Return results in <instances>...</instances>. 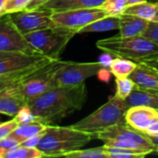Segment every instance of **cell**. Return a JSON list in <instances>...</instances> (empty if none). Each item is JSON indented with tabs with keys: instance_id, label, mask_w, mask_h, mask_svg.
<instances>
[{
	"instance_id": "cell-1",
	"label": "cell",
	"mask_w": 158,
	"mask_h": 158,
	"mask_svg": "<svg viewBox=\"0 0 158 158\" xmlns=\"http://www.w3.org/2000/svg\"><path fill=\"white\" fill-rule=\"evenodd\" d=\"M87 95L85 82L74 86H56L30 99L27 106L40 122L54 125L71 113L81 109Z\"/></svg>"
},
{
	"instance_id": "cell-2",
	"label": "cell",
	"mask_w": 158,
	"mask_h": 158,
	"mask_svg": "<svg viewBox=\"0 0 158 158\" xmlns=\"http://www.w3.org/2000/svg\"><path fill=\"white\" fill-rule=\"evenodd\" d=\"M94 135L69 127L47 125L36 148L44 157H63L64 155L81 149L92 140Z\"/></svg>"
},
{
	"instance_id": "cell-3",
	"label": "cell",
	"mask_w": 158,
	"mask_h": 158,
	"mask_svg": "<svg viewBox=\"0 0 158 158\" xmlns=\"http://www.w3.org/2000/svg\"><path fill=\"white\" fill-rule=\"evenodd\" d=\"M96 47L116 57L127 58L138 63H149L158 58V45L141 36L120 37L118 35L99 40Z\"/></svg>"
},
{
	"instance_id": "cell-4",
	"label": "cell",
	"mask_w": 158,
	"mask_h": 158,
	"mask_svg": "<svg viewBox=\"0 0 158 158\" xmlns=\"http://www.w3.org/2000/svg\"><path fill=\"white\" fill-rule=\"evenodd\" d=\"M128 108L125 100L114 95L94 112L70 126L94 137L99 132L125 122V115Z\"/></svg>"
},
{
	"instance_id": "cell-5",
	"label": "cell",
	"mask_w": 158,
	"mask_h": 158,
	"mask_svg": "<svg viewBox=\"0 0 158 158\" xmlns=\"http://www.w3.org/2000/svg\"><path fill=\"white\" fill-rule=\"evenodd\" d=\"M94 139L102 141L106 146L135 149L147 155L156 151V146L149 136L133 129L126 121L95 134Z\"/></svg>"
},
{
	"instance_id": "cell-6",
	"label": "cell",
	"mask_w": 158,
	"mask_h": 158,
	"mask_svg": "<svg viewBox=\"0 0 158 158\" xmlns=\"http://www.w3.org/2000/svg\"><path fill=\"white\" fill-rule=\"evenodd\" d=\"M77 33L78 31L73 29L54 26L27 33L24 36L39 53L53 60H58L69 41Z\"/></svg>"
},
{
	"instance_id": "cell-7",
	"label": "cell",
	"mask_w": 158,
	"mask_h": 158,
	"mask_svg": "<svg viewBox=\"0 0 158 158\" xmlns=\"http://www.w3.org/2000/svg\"><path fill=\"white\" fill-rule=\"evenodd\" d=\"M106 69L102 62H72L55 60L52 63L51 76L56 86H74L85 82L93 76Z\"/></svg>"
},
{
	"instance_id": "cell-8",
	"label": "cell",
	"mask_w": 158,
	"mask_h": 158,
	"mask_svg": "<svg viewBox=\"0 0 158 158\" xmlns=\"http://www.w3.org/2000/svg\"><path fill=\"white\" fill-rule=\"evenodd\" d=\"M107 16H109L108 13L101 7H93L54 11L52 12L51 18L55 26L73 29L79 33L81 28Z\"/></svg>"
},
{
	"instance_id": "cell-9",
	"label": "cell",
	"mask_w": 158,
	"mask_h": 158,
	"mask_svg": "<svg viewBox=\"0 0 158 158\" xmlns=\"http://www.w3.org/2000/svg\"><path fill=\"white\" fill-rule=\"evenodd\" d=\"M0 51L20 52L31 55H40L26 40L11 19L10 14L0 16ZM43 55V54H42Z\"/></svg>"
},
{
	"instance_id": "cell-10",
	"label": "cell",
	"mask_w": 158,
	"mask_h": 158,
	"mask_svg": "<svg viewBox=\"0 0 158 158\" xmlns=\"http://www.w3.org/2000/svg\"><path fill=\"white\" fill-rule=\"evenodd\" d=\"M52 12L45 9H23L10 14L11 19L23 34L52 28L55 23L52 20Z\"/></svg>"
},
{
	"instance_id": "cell-11",
	"label": "cell",
	"mask_w": 158,
	"mask_h": 158,
	"mask_svg": "<svg viewBox=\"0 0 158 158\" xmlns=\"http://www.w3.org/2000/svg\"><path fill=\"white\" fill-rule=\"evenodd\" d=\"M52 61L54 60L42 54L31 55L20 52L0 51V75L32 67L44 66Z\"/></svg>"
},
{
	"instance_id": "cell-12",
	"label": "cell",
	"mask_w": 158,
	"mask_h": 158,
	"mask_svg": "<svg viewBox=\"0 0 158 158\" xmlns=\"http://www.w3.org/2000/svg\"><path fill=\"white\" fill-rule=\"evenodd\" d=\"M54 61L39 69L23 83L17 87L18 91L27 101L55 87L51 76L52 63Z\"/></svg>"
},
{
	"instance_id": "cell-13",
	"label": "cell",
	"mask_w": 158,
	"mask_h": 158,
	"mask_svg": "<svg viewBox=\"0 0 158 158\" xmlns=\"http://www.w3.org/2000/svg\"><path fill=\"white\" fill-rule=\"evenodd\" d=\"M157 118V110L147 106H131L128 108L125 115L126 123L143 133Z\"/></svg>"
},
{
	"instance_id": "cell-14",
	"label": "cell",
	"mask_w": 158,
	"mask_h": 158,
	"mask_svg": "<svg viewBox=\"0 0 158 158\" xmlns=\"http://www.w3.org/2000/svg\"><path fill=\"white\" fill-rule=\"evenodd\" d=\"M130 78L138 89L158 91V69L148 63H138Z\"/></svg>"
},
{
	"instance_id": "cell-15",
	"label": "cell",
	"mask_w": 158,
	"mask_h": 158,
	"mask_svg": "<svg viewBox=\"0 0 158 158\" xmlns=\"http://www.w3.org/2000/svg\"><path fill=\"white\" fill-rule=\"evenodd\" d=\"M27 102L17 87L3 91L0 93V114L14 118L27 106Z\"/></svg>"
},
{
	"instance_id": "cell-16",
	"label": "cell",
	"mask_w": 158,
	"mask_h": 158,
	"mask_svg": "<svg viewBox=\"0 0 158 158\" xmlns=\"http://www.w3.org/2000/svg\"><path fill=\"white\" fill-rule=\"evenodd\" d=\"M106 0H50L38 9L50 11H63L80 8L100 7Z\"/></svg>"
},
{
	"instance_id": "cell-17",
	"label": "cell",
	"mask_w": 158,
	"mask_h": 158,
	"mask_svg": "<svg viewBox=\"0 0 158 158\" xmlns=\"http://www.w3.org/2000/svg\"><path fill=\"white\" fill-rule=\"evenodd\" d=\"M120 17V26L119 33L118 34L120 37H133L141 36L146 30L150 21L139 18L137 16L121 14Z\"/></svg>"
},
{
	"instance_id": "cell-18",
	"label": "cell",
	"mask_w": 158,
	"mask_h": 158,
	"mask_svg": "<svg viewBox=\"0 0 158 158\" xmlns=\"http://www.w3.org/2000/svg\"><path fill=\"white\" fill-rule=\"evenodd\" d=\"M42 67L44 66L32 67V68L12 71L9 73H5V74L0 75V93L3 91L19 86L21 83H23L28 78H30Z\"/></svg>"
},
{
	"instance_id": "cell-19",
	"label": "cell",
	"mask_w": 158,
	"mask_h": 158,
	"mask_svg": "<svg viewBox=\"0 0 158 158\" xmlns=\"http://www.w3.org/2000/svg\"><path fill=\"white\" fill-rule=\"evenodd\" d=\"M123 13L137 16L150 22H158V0H146L139 4L127 6Z\"/></svg>"
},
{
	"instance_id": "cell-20",
	"label": "cell",
	"mask_w": 158,
	"mask_h": 158,
	"mask_svg": "<svg viewBox=\"0 0 158 158\" xmlns=\"http://www.w3.org/2000/svg\"><path fill=\"white\" fill-rule=\"evenodd\" d=\"M125 102L128 107L133 106H147L158 110V91H145L135 87Z\"/></svg>"
},
{
	"instance_id": "cell-21",
	"label": "cell",
	"mask_w": 158,
	"mask_h": 158,
	"mask_svg": "<svg viewBox=\"0 0 158 158\" xmlns=\"http://www.w3.org/2000/svg\"><path fill=\"white\" fill-rule=\"evenodd\" d=\"M47 125L40 121H31L26 123H19L16 130L10 134L14 138L18 139L21 143L26 140L42 134L45 131ZM20 143V144H21Z\"/></svg>"
},
{
	"instance_id": "cell-22",
	"label": "cell",
	"mask_w": 158,
	"mask_h": 158,
	"mask_svg": "<svg viewBox=\"0 0 158 158\" xmlns=\"http://www.w3.org/2000/svg\"><path fill=\"white\" fill-rule=\"evenodd\" d=\"M120 26V17L119 16H107L103 19H97L89 25L81 28L79 33H88V32H104L113 30L119 29Z\"/></svg>"
},
{
	"instance_id": "cell-23",
	"label": "cell",
	"mask_w": 158,
	"mask_h": 158,
	"mask_svg": "<svg viewBox=\"0 0 158 158\" xmlns=\"http://www.w3.org/2000/svg\"><path fill=\"white\" fill-rule=\"evenodd\" d=\"M137 66V63L127 58L116 57L109 65L110 72L116 78H126L133 72Z\"/></svg>"
},
{
	"instance_id": "cell-24",
	"label": "cell",
	"mask_w": 158,
	"mask_h": 158,
	"mask_svg": "<svg viewBox=\"0 0 158 158\" xmlns=\"http://www.w3.org/2000/svg\"><path fill=\"white\" fill-rule=\"evenodd\" d=\"M108 158H143L148 156L146 153L129 148H120L103 145Z\"/></svg>"
},
{
	"instance_id": "cell-25",
	"label": "cell",
	"mask_w": 158,
	"mask_h": 158,
	"mask_svg": "<svg viewBox=\"0 0 158 158\" xmlns=\"http://www.w3.org/2000/svg\"><path fill=\"white\" fill-rule=\"evenodd\" d=\"M44 154L36 147H27L21 144L11 149L5 158H42Z\"/></svg>"
},
{
	"instance_id": "cell-26",
	"label": "cell",
	"mask_w": 158,
	"mask_h": 158,
	"mask_svg": "<svg viewBox=\"0 0 158 158\" xmlns=\"http://www.w3.org/2000/svg\"><path fill=\"white\" fill-rule=\"evenodd\" d=\"M63 157L67 158H108L104 146L91 148L86 150H76L64 155Z\"/></svg>"
},
{
	"instance_id": "cell-27",
	"label": "cell",
	"mask_w": 158,
	"mask_h": 158,
	"mask_svg": "<svg viewBox=\"0 0 158 158\" xmlns=\"http://www.w3.org/2000/svg\"><path fill=\"white\" fill-rule=\"evenodd\" d=\"M135 83L130 77L126 78H116V94L120 99L126 100L135 89Z\"/></svg>"
},
{
	"instance_id": "cell-28",
	"label": "cell",
	"mask_w": 158,
	"mask_h": 158,
	"mask_svg": "<svg viewBox=\"0 0 158 158\" xmlns=\"http://www.w3.org/2000/svg\"><path fill=\"white\" fill-rule=\"evenodd\" d=\"M127 0H106L100 6L106 11L109 16H119L127 7Z\"/></svg>"
},
{
	"instance_id": "cell-29",
	"label": "cell",
	"mask_w": 158,
	"mask_h": 158,
	"mask_svg": "<svg viewBox=\"0 0 158 158\" xmlns=\"http://www.w3.org/2000/svg\"><path fill=\"white\" fill-rule=\"evenodd\" d=\"M31 0H6L4 5L3 14H11L26 8Z\"/></svg>"
},
{
	"instance_id": "cell-30",
	"label": "cell",
	"mask_w": 158,
	"mask_h": 158,
	"mask_svg": "<svg viewBox=\"0 0 158 158\" xmlns=\"http://www.w3.org/2000/svg\"><path fill=\"white\" fill-rule=\"evenodd\" d=\"M21 143L14 138L13 136L9 135L6 138L3 139L0 141V158H5V156L13 148H15L16 146L19 145Z\"/></svg>"
},
{
	"instance_id": "cell-31",
	"label": "cell",
	"mask_w": 158,
	"mask_h": 158,
	"mask_svg": "<svg viewBox=\"0 0 158 158\" xmlns=\"http://www.w3.org/2000/svg\"><path fill=\"white\" fill-rule=\"evenodd\" d=\"M19 122L18 121V119L15 117L13 119H11L9 121L0 123V141L6 138L7 136H9L16 130V128L19 126Z\"/></svg>"
},
{
	"instance_id": "cell-32",
	"label": "cell",
	"mask_w": 158,
	"mask_h": 158,
	"mask_svg": "<svg viewBox=\"0 0 158 158\" xmlns=\"http://www.w3.org/2000/svg\"><path fill=\"white\" fill-rule=\"evenodd\" d=\"M15 118L18 119L19 123H26L31 121H39V119L34 116L32 111L28 107V106H24L16 116Z\"/></svg>"
},
{
	"instance_id": "cell-33",
	"label": "cell",
	"mask_w": 158,
	"mask_h": 158,
	"mask_svg": "<svg viewBox=\"0 0 158 158\" xmlns=\"http://www.w3.org/2000/svg\"><path fill=\"white\" fill-rule=\"evenodd\" d=\"M143 36L158 45V22H149Z\"/></svg>"
},
{
	"instance_id": "cell-34",
	"label": "cell",
	"mask_w": 158,
	"mask_h": 158,
	"mask_svg": "<svg viewBox=\"0 0 158 158\" xmlns=\"http://www.w3.org/2000/svg\"><path fill=\"white\" fill-rule=\"evenodd\" d=\"M44 133L39 134V135H37V136H34V137H32V138H30V139L26 140L25 142H23V143H21V145L27 146V147H36L37 144L39 143L41 138L43 137Z\"/></svg>"
},
{
	"instance_id": "cell-35",
	"label": "cell",
	"mask_w": 158,
	"mask_h": 158,
	"mask_svg": "<svg viewBox=\"0 0 158 158\" xmlns=\"http://www.w3.org/2000/svg\"><path fill=\"white\" fill-rule=\"evenodd\" d=\"M144 134L149 137H158V118L152 123V125L146 130Z\"/></svg>"
},
{
	"instance_id": "cell-36",
	"label": "cell",
	"mask_w": 158,
	"mask_h": 158,
	"mask_svg": "<svg viewBox=\"0 0 158 158\" xmlns=\"http://www.w3.org/2000/svg\"><path fill=\"white\" fill-rule=\"evenodd\" d=\"M50 0H31L29 5L26 6L25 9H38L40 6H42L43 5H44L45 3H47Z\"/></svg>"
},
{
	"instance_id": "cell-37",
	"label": "cell",
	"mask_w": 158,
	"mask_h": 158,
	"mask_svg": "<svg viewBox=\"0 0 158 158\" xmlns=\"http://www.w3.org/2000/svg\"><path fill=\"white\" fill-rule=\"evenodd\" d=\"M143 1H146V0H127V3H128V6H131V5H135V4L142 3Z\"/></svg>"
},
{
	"instance_id": "cell-38",
	"label": "cell",
	"mask_w": 158,
	"mask_h": 158,
	"mask_svg": "<svg viewBox=\"0 0 158 158\" xmlns=\"http://www.w3.org/2000/svg\"><path fill=\"white\" fill-rule=\"evenodd\" d=\"M152 139V141L154 142V143L156 144V155H158V137H150Z\"/></svg>"
},
{
	"instance_id": "cell-39",
	"label": "cell",
	"mask_w": 158,
	"mask_h": 158,
	"mask_svg": "<svg viewBox=\"0 0 158 158\" xmlns=\"http://www.w3.org/2000/svg\"><path fill=\"white\" fill-rule=\"evenodd\" d=\"M4 5H5V1H4V0H0V16H1V15H3Z\"/></svg>"
},
{
	"instance_id": "cell-40",
	"label": "cell",
	"mask_w": 158,
	"mask_h": 158,
	"mask_svg": "<svg viewBox=\"0 0 158 158\" xmlns=\"http://www.w3.org/2000/svg\"><path fill=\"white\" fill-rule=\"evenodd\" d=\"M148 64H150V65H152V66H154L156 69H158V58L156 59V60H154V61H152V62H149Z\"/></svg>"
},
{
	"instance_id": "cell-41",
	"label": "cell",
	"mask_w": 158,
	"mask_h": 158,
	"mask_svg": "<svg viewBox=\"0 0 158 158\" xmlns=\"http://www.w3.org/2000/svg\"><path fill=\"white\" fill-rule=\"evenodd\" d=\"M4 1H5V2H6V0H4Z\"/></svg>"
},
{
	"instance_id": "cell-42",
	"label": "cell",
	"mask_w": 158,
	"mask_h": 158,
	"mask_svg": "<svg viewBox=\"0 0 158 158\" xmlns=\"http://www.w3.org/2000/svg\"><path fill=\"white\" fill-rule=\"evenodd\" d=\"M157 111H158V110H157Z\"/></svg>"
}]
</instances>
